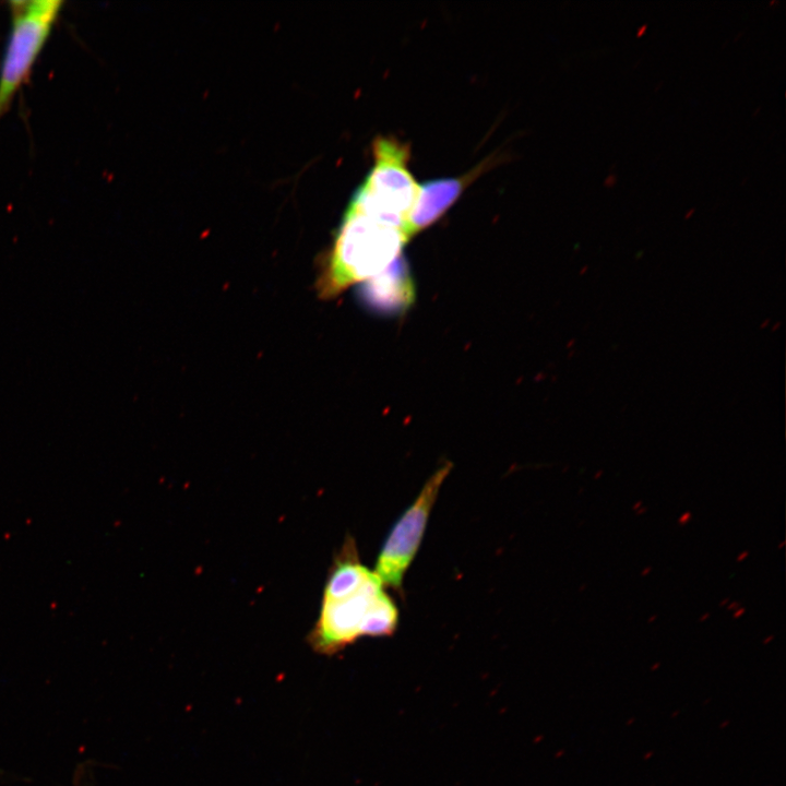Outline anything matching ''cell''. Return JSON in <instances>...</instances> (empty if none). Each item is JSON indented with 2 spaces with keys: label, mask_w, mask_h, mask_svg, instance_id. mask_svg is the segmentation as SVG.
I'll return each instance as SVG.
<instances>
[{
  "label": "cell",
  "mask_w": 786,
  "mask_h": 786,
  "mask_svg": "<svg viewBox=\"0 0 786 786\" xmlns=\"http://www.w3.org/2000/svg\"><path fill=\"white\" fill-rule=\"evenodd\" d=\"M408 239L404 229L347 209L323 274V295L381 273L401 255Z\"/></svg>",
  "instance_id": "6da1fadb"
},
{
  "label": "cell",
  "mask_w": 786,
  "mask_h": 786,
  "mask_svg": "<svg viewBox=\"0 0 786 786\" xmlns=\"http://www.w3.org/2000/svg\"><path fill=\"white\" fill-rule=\"evenodd\" d=\"M372 153L373 166L348 209L405 230L419 190L408 168L409 146L393 136H378Z\"/></svg>",
  "instance_id": "7a4b0ae2"
},
{
  "label": "cell",
  "mask_w": 786,
  "mask_h": 786,
  "mask_svg": "<svg viewBox=\"0 0 786 786\" xmlns=\"http://www.w3.org/2000/svg\"><path fill=\"white\" fill-rule=\"evenodd\" d=\"M63 4L59 0L9 2L10 31L0 62V120L29 79Z\"/></svg>",
  "instance_id": "3957f363"
},
{
  "label": "cell",
  "mask_w": 786,
  "mask_h": 786,
  "mask_svg": "<svg viewBox=\"0 0 786 786\" xmlns=\"http://www.w3.org/2000/svg\"><path fill=\"white\" fill-rule=\"evenodd\" d=\"M452 464H442L425 483L414 502L390 531L377 558L374 574L384 587L403 595L404 575L425 535L431 510Z\"/></svg>",
  "instance_id": "277c9868"
},
{
  "label": "cell",
  "mask_w": 786,
  "mask_h": 786,
  "mask_svg": "<svg viewBox=\"0 0 786 786\" xmlns=\"http://www.w3.org/2000/svg\"><path fill=\"white\" fill-rule=\"evenodd\" d=\"M384 593L385 587L373 572L356 593L336 600H321L317 622L308 635L313 650L333 655L366 636L368 616Z\"/></svg>",
  "instance_id": "5b68a950"
},
{
  "label": "cell",
  "mask_w": 786,
  "mask_h": 786,
  "mask_svg": "<svg viewBox=\"0 0 786 786\" xmlns=\"http://www.w3.org/2000/svg\"><path fill=\"white\" fill-rule=\"evenodd\" d=\"M486 166L481 164L460 177L438 178L420 184L405 224L407 236H414L440 219Z\"/></svg>",
  "instance_id": "8992f818"
},
{
  "label": "cell",
  "mask_w": 786,
  "mask_h": 786,
  "mask_svg": "<svg viewBox=\"0 0 786 786\" xmlns=\"http://www.w3.org/2000/svg\"><path fill=\"white\" fill-rule=\"evenodd\" d=\"M361 294L376 310L395 313L408 308L415 297L408 265L402 255L384 271L365 282Z\"/></svg>",
  "instance_id": "52a82bcc"
},
{
  "label": "cell",
  "mask_w": 786,
  "mask_h": 786,
  "mask_svg": "<svg viewBox=\"0 0 786 786\" xmlns=\"http://www.w3.org/2000/svg\"><path fill=\"white\" fill-rule=\"evenodd\" d=\"M373 571L362 564L355 539L347 535L335 555L324 584L322 600L347 597L361 588Z\"/></svg>",
  "instance_id": "ba28073f"
},
{
  "label": "cell",
  "mask_w": 786,
  "mask_h": 786,
  "mask_svg": "<svg viewBox=\"0 0 786 786\" xmlns=\"http://www.w3.org/2000/svg\"><path fill=\"white\" fill-rule=\"evenodd\" d=\"M693 514L691 511H683L677 519L679 526H686L692 521Z\"/></svg>",
  "instance_id": "9c48e42d"
},
{
  "label": "cell",
  "mask_w": 786,
  "mask_h": 786,
  "mask_svg": "<svg viewBox=\"0 0 786 786\" xmlns=\"http://www.w3.org/2000/svg\"><path fill=\"white\" fill-rule=\"evenodd\" d=\"M749 556H750L749 550H747V549L741 550V551L738 552V555L736 556L735 561H736L737 563H741V562L746 561V560L749 558Z\"/></svg>",
  "instance_id": "30bf717a"
},
{
  "label": "cell",
  "mask_w": 786,
  "mask_h": 786,
  "mask_svg": "<svg viewBox=\"0 0 786 786\" xmlns=\"http://www.w3.org/2000/svg\"><path fill=\"white\" fill-rule=\"evenodd\" d=\"M746 611H747L746 607L740 606L735 611H733V619L738 620V619L742 618V616H745Z\"/></svg>",
  "instance_id": "8fae6325"
},
{
  "label": "cell",
  "mask_w": 786,
  "mask_h": 786,
  "mask_svg": "<svg viewBox=\"0 0 786 786\" xmlns=\"http://www.w3.org/2000/svg\"><path fill=\"white\" fill-rule=\"evenodd\" d=\"M616 181H617L616 175L610 174V175H608V176L606 177V179H605V181H604V184H605L606 187H612V186H615Z\"/></svg>",
  "instance_id": "7c38bea8"
},
{
  "label": "cell",
  "mask_w": 786,
  "mask_h": 786,
  "mask_svg": "<svg viewBox=\"0 0 786 786\" xmlns=\"http://www.w3.org/2000/svg\"><path fill=\"white\" fill-rule=\"evenodd\" d=\"M740 602L738 600H730L727 606L725 607L728 611H735L737 608H739Z\"/></svg>",
  "instance_id": "4fadbf2b"
},
{
  "label": "cell",
  "mask_w": 786,
  "mask_h": 786,
  "mask_svg": "<svg viewBox=\"0 0 786 786\" xmlns=\"http://www.w3.org/2000/svg\"><path fill=\"white\" fill-rule=\"evenodd\" d=\"M652 571H653V567H652V565H646V567H644V568L641 570L640 575H641L642 577L648 576V575L652 573Z\"/></svg>",
  "instance_id": "5bb4252c"
},
{
  "label": "cell",
  "mask_w": 786,
  "mask_h": 786,
  "mask_svg": "<svg viewBox=\"0 0 786 786\" xmlns=\"http://www.w3.org/2000/svg\"><path fill=\"white\" fill-rule=\"evenodd\" d=\"M710 618H711V612H710V611H704V612H702V614L699 616L698 621H699V622H705V621L708 620Z\"/></svg>",
  "instance_id": "9a60e30c"
},
{
  "label": "cell",
  "mask_w": 786,
  "mask_h": 786,
  "mask_svg": "<svg viewBox=\"0 0 786 786\" xmlns=\"http://www.w3.org/2000/svg\"><path fill=\"white\" fill-rule=\"evenodd\" d=\"M643 505H644V503H643L642 500H636V501L633 502L631 509H632V511L635 512V511H638V510H639L641 507H643Z\"/></svg>",
  "instance_id": "2e32d148"
},
{
  "label": "cell",
  "mask_w": 786,
  "mask_h": 786,
  "mask_svg": "<svg viewBox=\"0 0 786 786\" xmlns=\"http://www.w3.org/2000/svg\"><path fill=\"white\" fill-rule=\"evenodd\" d=\"M647 511H648L647 507L643 505L638 511H635V514L638 516H642V515L646 514Z\"/></svg>",
  "instance_id": "e0dca14e"
},
{
  "label": "cell",
  "mask_w": 786,
  "mask_h": 786,
  "mask_svg": "<svg viewBox=\"0 0 786 786\" xmlns=\"http://www.w3.org/2000/svg\"><path fill=\"white\" fill-rule=\"evenodd\" d=\"M729 602H730V598H729V597H724V598H722V599L719 600L718 606H719V607H726Z\"/></svg>",
  "instance_id": "ac0fdd59"
},
{
  "label": "cell",
  "mask_w": 786,
  "mask_h": 786,
  "mask_svg": "<svg viewBox=\"0 0 786 786\" xmlns=\"http://www.w3.org/2000/svg\"><path fill=\"white\" fill-rule=\"evenodd\" d=\"M657 619H658V615H657V614H653V615H651V616L647 617L646 621H647V623H653V622H655Z\"/></svg>",
  "instance_id": "d6986e66"
},
{
  "label": "cell",
  "mask_w": 786,
  "mask_h": 786,
  "mask_svg": "<svg viewBox=\"0 0 786 786\" xmlns=\"http://www.w3.org/2000/svg\"><path fill=\"white\" fill-rule=\"evenodd\" d=\"M603 475H604V471H603V469H598V471L593 475V478H594L595 480H599V479L603 477Z\"/></svg>",
  "instance_id": "ffe728a7"
},
{
  "label": "cell",
  "mask_w": 786,
  "mask_h": 786,
  "mask_svg": "<svg viewBox=\"0 0 786 786\" xmlns=\"http://www.w3.org/2000/svg\"><path fill=\"white\" fill-rule=\"evenodd\" d=\"M647 28V24L641 25V27L636 31V36H641L645 29Z\"/></svg>",
  "instance_id": "44dd1931"
},
{
  "label": "cell",
  "mask_w": 786,
  "mask_h": 786,
  "mask_svg": "<svg viewBox=\"0 0 786 786\" xmlns=\"http://www.w3.org/2000/svg\"><path fill=\"white\" fill-rule=\"evenodd\" d=\"M785 545H786V541H785L784 539H782V540L777 544L776 547H777L778 550H782V549L785 547Z\"/></svg>",
  "instance_id": "7402d4cb"
},
{
  "label": "cell",
  "mask_w": 786,
  "mask_h": 786,
  "mask_svg": "<svg viewBox=\"0 0 786 786\" xmlns=\"http://www.w3.org/2000/svg\"><path fill=\"white\" fill-rule=\"evenodd\" d=\"M773 638H774V635H772V634H771V635H767V636H765V638H764V640H763V643H764V644H767V643H770V642H771V641L773 640Z\"/></svg>",
  "instance_id": "603a6c76"
},
{
  "label": "cell",
  "mask_w": 786,
  "mask_h": 786,
  "mask_svg": "<svg viewBox=\"0 0 786 786\" xmlns=\"http://www.w3.org/2000/svg\"><path fill=\"white\" fill-rule=\"evenodd\" d=\"M693 212H694V209H691V211H689V212L687 213L686 218H688L689 215H691Z\"/></svg>",
  "instance_id": "cb8c5ba5"
},
{
  "label": "cell",
  "mask_w": 786,
  "mask_h": 786,
  "mask_svg": "<svg viewBox=\"0 0 786 786\" xmlns=\"http://www.w3.org/2000/svg\"><path fill=\"white\" fill-rule=\"evenodd\" d=\"M586 588H587V584L585 583V584H582L580 591H583V590H586Z\"/></svg>",
  "instance_id": "d4e9b609"
}]
</instances>
